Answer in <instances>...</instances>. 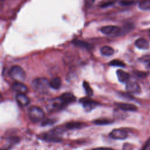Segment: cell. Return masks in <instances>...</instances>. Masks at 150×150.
<instances>
[{
	"instance_id": "1",
	"label": "cell",
	"mask_w": 150,
	"mask_h": 150,
	"mask_svg": "<svg viewBox=\"0 0 150 150\" xmlns=\"http://www.w3.org/2000/svg\"><path fill=\"white\" fill-rule=\"evenodd\" d=\"M33 88L38 93H45L47 91L49 86V81L43 77L35 79L32 83Z\"/></svg>"
},
{
	"instance_id": "2",
	"label": "cell",
	"mask_w": 150,
	"mask_h": 150,
	"mask_svg": "<svg viewBox=\"0 0 150 150\" xmlns=\"http://www.w3.org/2000/svg\"><path fill=\"white\" fill-rule=\"evenodd\" d=\"M45 117L43 110L38 106H32L29 110V117L33 122H38L42 120Z\"/></svg>"
},
{
	"instance_id": "3",
	"label": "cell",
	"mask_w": 150,
	"mask_h": 150,
	"mask_svg": "<svg viewBox=\"0 0 150 150\" xmlns=\"http://www.w3.org/2000/svg\"><path fill=\"white\" fill-rule=\"evenodd\" d=\"M11 77L16 81H23L26 78V73L24 70L19 66H12L9 71Z\"/></svg>"
},
{
	"instance_id": "4",
	"label": "cell",
	"mask_w": 150,
	"mask_h": 150,
	"mask_svg": "<svg viewBox=\"0 0 150 150\" xmlns=\"http://www.w3.org/2000/svg\"><path fill=\"white\" fill-rule=\"evenodd\" d=\"M100 31L107 35H114L119 33L121 32V28L115 25H108L103 26Z\"/></svg>"
},
{
	"instance_id": "5",
	"label": "cell",
	"mask_w": 150,
	"mask_h": 150,
	"mask_svg": "<svg viewBox=\"0 0 150 150\" xmlns=\"http://www.w3.org/2000/svg\"><path fill=\"white\" fill-rule=\"evenodd\" d=\"M110 137L114 139L122 140L128 137L127 132L122 129H114L110 133Z\"/></svg>"
},
{
	"instance_id": "6",
	"label": "cell",
	"mask_w": 150,
	"mask_h": 150,
	"mask_svg": "<svg viewBox=\"0 0 150 150\" xmlns=\"http://www.w3.org/2000/svg\"><path fill=\"white\" fill-rule=\"evenodd\" d=\"M126 90L130 94H138L141 91V88L137 82L128 81L126 84Z\"/></svg>"
},
{
	"instance_id": "7",
	"label": "cell",
	"mask_w": 150,
	"mask_h": 150,
	"mask_svg": "<svg viewBox=\"0 0 150 150\" xmlns=\"http://www.w3.org/2000/svg\"><path fill=\"white\" fill-rule=\"evenodd\" d=\"M80 101L86 111H90L98 105V103L88 98H83L80 100Z\"/></svg>"
},
{
	"instance_id": "8",
	"label": "cell",
	"mask_w": 150,
	"mask_h": 150,
	"mask_svg": "<svg viewBox=\"0 0 150 150\" xmlns=\"http://www.w3.org/2000/svg\"><path fill=\"white\" fill-rule=\"evenodd\" d=\"M115 105L119 109L125 111H136L137 110V107L133 104L118 103H116Z\"/></svg>"
},
{
	"instance_id": "9",
	"label": "cell",
	"mask_w": 150,
	"mask_h": 150,
	"mask_svg": "<svg viewBox=\"0 0 150 150\" xmlns=\"http://www.w3.org/2000/svg\"><path fill=\"white\" fill-rule=\"evenodd\" d=\"M12 88L13 91L18 93L25 94L28 91V88L26 86L22 83L21 81H16L14 83L12 86Z\"/></svg>"
},
{
	"instance_id": "10",
	"label": "cell",
	"mask_w": 150,
	"mask_h": 150,
	"mask_svg": "<svg viewBox=\"0 0 150 150\" xmlns=\"http://www.w3.org/2000/svg\"><path fill=\"white\" fill-rule=\"evenodd\" d=\"M65 105L66 104L59 97L58 98L54 99L52 101L49 105V110L52 111L60 110L61 108H63Z\"/></svg>"
},
{
	"instance_id": "11",
	"label": "cell",
	"mask_w": 150,
	"mask_h": 150,
	"mask_svg": "<svg viewBox=\"0 0 150 150\" xmlns=\"http://www.w3.org/2000/svg\"><path fill=\"white\" fill-rule=\"evenodd\" d=\"M16 100L18 104L21 107H25L29 103V98L23 93H18L16 96Z\"/></svg>"
},
{
	"instance_id": "12",
	"label": "cell",
	"mask_w": 150,
	"mask_h": 150,
	"mask_svg": "<svg viewBox=\"0 0 150 150\" xmlns=\"http://www.w3.org/2000/svg\"><path fill=\"white\" fill-rule=\"evenodd\" d=\"M117 76L118 80L121 83H127L129 81L130 78V75L128 73L122 70L121 69H118L117 71Z\"/></svg>"
},
{
	"instance_id": "13",
	"label": "cell",
	"mask_w": 150,
	"mask_h": 150,
	"mask_svg": "<svg viewBox=\"0 0 150 150\" xmlns=\"http://www.w3.org/2000/svg\"><path fill=\"white\" fill-rule=\"evenodd\" d=\"M135 45L140 49H148L149 47V43L148 41L145 38H139L135 42Z\"/></svg>"
},
{
	"instance_id": "14",
	"label": "cell",
	"mask_w": 150,
	"mask_h": 150,
	"mask_svg": "<svg viewBox=\"0 0 150 150\" xmlns=\"http://www.w3.org/2000/svg\"><path fill=\"white\" fill-rule=\"evenodd\" d=\"M56 134L54 132H52V134H43L41 135V137L43 139H45L47 141H53V142H59L60 141V139L56 136Z\"/></svg>"
},
{
	"instance_id": "15",
	"label": "cell",
	"mask_w": 150,
	"mask_h": 150,
	"mask_svg": "<svg viewBox=\"0 0 150 150\" xmlns=\"http://www.w3.org/2000/svg\"><path fill=\"white\" fill-rule=\"evenodd\" d=\"M60 98L66 104L74 102L76 100L75 96L70 93H64L60 97Z\"/></svg>"
},
{
	"instance_id": "16",
	"label": "cell",
	"mask_w": 150,
	"mask_h": 150,
	"mask_svg": "<svg viewBox=\"0 0 150 150\" xmlns=\"http://www.w3.org/2000/svg\"><path fill=\"white\" fill-rule=\"evenodd\" d=\"M61 84H62L61 80L59 77L52 78L49 81L50 87H51V88H52L53 89H55V90L59 89L60 88V87H61Z\"/></svg>"
},
{
	"instance_id": "17",
	"label": "cell",
	"mask_w": 150,
	"mask_h": 150,
	"mask_svg": "<svg viewBox=\"0 0 150 150\" xmlns=\"http://www.w3.org/2000/svg\"><path fill=\"white\" fill-rule=\"evenodd\" d=\"M73 43L77 47L86 49H90L91 48H92L91 45H90L86 42L80 40H75L73 42Z\"/></svg>"
},
{
	"instance_id": "18",
	"label": "cell",
	"mask_w": 150,
	"mask_h": 150,
	"mask_svg": "<svg viewBox=\"0 0 150 150\" xmlns=\"http://www.w3.org/2000/svg\"><path fill=\"white\" fill-rule=\"evenodd\" d=\"M100 52L103 55L106 56H111L114 54V49L108 46H104L101 47L100 49Z\"/></svg>"
},
{
	"instance_id": "19",
	"label": "cell",
	"mask_w": 150,
	"mask_h": 150,
	"mask_svg": "<svg viewBox=\"0 0 150 150\" xmlns=\"http://www.w3.org/2000/svg\"><path fill=\"white\" fill-rule=\"evenodd\" d=\"M83 126V124L79 122H72L67 123L65 126L64 127L65 128L68 129H76L81 128Z\"/></svg>"
},
{
	"instance_id": "20",
	"label": "cell",
	"mask_w": 150,
	"mask_h": 150,
	"mask_svg": "<svg viewBox=\"0 0 150 150\" xmlns=\"http://www.w3.org/2000/svg\"><path fill=\"white\" fill-rule=\"evenodd\" d=\"M139 8L144 11L150 10V0H143L139 4Z\"/></svg>"
},
{
	"instance_id": "21",
	"label": "cell",
	"mask_w": 150,
	"mask_h": 150,
	"mask_svg": "<svg viewBox=\"0 0 150 150\" xmlns=\"http://www.w3.org/2000/svg\"><path fill=\"white\" fill-rule=\"evenodd\" d=\"M93 122L97 125H107V124H110L112 123L113 121L110 119L104 118L97 119L94 120Z\"/></svg>"
},
{
	"instance_id": "22",
	"label": "cell",
	"mask_w": 150,
	"mask_h": 150,
	"mask_svg": "<svg viewBox=\"0 0 150 150\" xmlns=\"http://www.w3.org/2000/svg\"><path fill=\"white\" fill-rule=\"evenodd\" d=\"M83 87L85 90V91L88 96H92L93 94V89L90 86L89 84L87 81L83 82Z\"/></svg>"
},
{
	"instance_id": "23",
	"label": "cell",
	"mask_w": 150,
	"mask_h": 150,
	"mask_svg": "<svg viewBox=\"0 0 150 150\" xmlns=\"http://www.w3.org/2000/svg\"><path fill=\"white\" fill-rule=\"evenodd\" d=\"M109 64L112 66H118V67H125V64L122 61L118 59H114L111 60L109 63Z\"/></svg>"
},
{
	"instance_id": "24",
	"label": "cell",
	"mask_w": 150,
	"mask_h": 150,
	"mask_svg": "<svg viewBox=\"0 0 150 150\" xmlns=\"http://www.w3.org/2000/svg\"><path fill=\"white\" fill-rule=\"evenodd\" d=\"M140 61L145 63L148 68H150V55L144 56L140 59Z\"/></svg>"
},
{
	"instance_id": "25",
	"label": "cell",
	"mask_w": 150,
	"mask_h": 150,
	"mask_svg": "<svg viewBox=\"0 0 150 150\" xmlns=\"http://www.w3.org/2000/svg\"><path fill=\"white\" fill-rule=\"evenodd\" d=\"M114 3H115V0H105V1H103L101 3L100 6L102 8H105V7L111 5L112 4H113Z\"/></svg>"
},
{
	"instance_id": "26",
	"label": "cell",
	"mask_w": 150,
	"mask_h": 150,
	"mask_svg": "<svg viewBox=\"0 0 150 150\" xmlns=\"http://www.w3.org/2000/svg\"><path fill=\"white\" fill-rule=\"evenodd\" d=\"M133 1H129V0H121L120 2V4L122 6H128L130 5H132L133 4Z\"/></svg>"
},
{
	"instance_id": "27",
	"label": "cell",
	"mask_w": 150,
	"mask_h": 150,
	"mask_svg": "<svg viewBox=\"0 0 150 150\" xmlns=\"http://www.w3.org/2000/svg\"><path fill=\"white\" fill-rule=\"evenodd\" d=\"M135 76L139 77H144L145 76H147V73H145V72H144V71H135Z\"/></svg>"
},
{
	"instance_id": "28",
	"label": "cell",
	"mask_w": 150,
	"mask_h": 150,
	"mask_svg": "<svg viewBox=\"0 0 150 150\" xmlns=\"http://www.w3.org/2000/svg\"><path fill=\"white\" fill-rule=\"evenodd\" d=\"M143 149H150V140L147 141V142L144 146Z\"/></svg>"
},
{
	"instance_id": "29",
	"label": "cell",
	"mask_w": 150,
	"mask_h": 150,
	"mask_svg": "<svg viewBox=\"0 0 150 150\" xmlns=\"http://www.w3.org/2000/svg\"><path fill=\"white\" fill-rule=\"evenodd\" d=\"M0 97H1V95H0Z\"/></svg>"
},
{
	"instance_id": "30",
	"label": "cell",
	"mask_w": 150,
	"mask_h": 150,
	"mask_svg": "<svg viewBox=\"0 0 150 150\" xmlns=\"http://www.w3.org/2000/svg\"></svg>"
}]
</instances>
